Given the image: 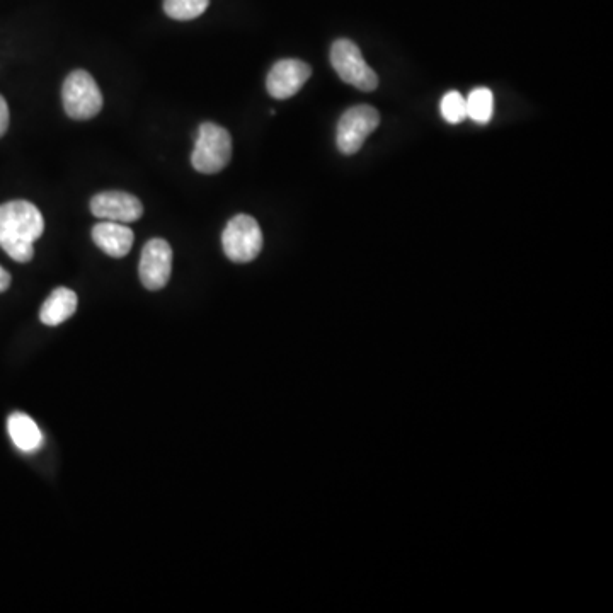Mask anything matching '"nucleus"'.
Listing matches in <instances>:
<instances>
[{
    "label": "nucleus",
    "mask_w": 613,
    "mask_h": 613,
    "mask_svg": "<svg viewBox=\"0 0 613 613\" xmlns=\"http://www.w3.org/2000/svg\"><path fill=\"white\" fill-rule=\"evenodd\" d=\"M94 217L118 224H132L144 215V205L137 196L123 191H104L91 200Z\"/></svg>",
    "instance_id": "6e6552de"
},
{
    "label": "nucleus",
    "mask_w": 613,
    "mask_h": 613,
    "mask_svg": "<svg viewBox=\"0 0 613 613\" xmlns=\"http://www.w3.org/2000/svg\"><path fill=\"white\" fill-rule=\"evenodd\" d=\"M11 287V275L0 266V293L6 292Z\"/></svg>",
    "instance_id": "f3484780"
},
{
    "label": "nucleus",
    "mask_w": 613,
    "mask_h": 613,
    "mask_svg": "<svg viewBox=\"0 0 613 613\" xmlns=\"http://www.w3.org/2000/svg\"><path fill=\"white\" fill-rule=\"evenodd\" d=\"M9 128V106H7L6 99L0 96V137H4Z\"/></svg>",
    "instance_id": "dca6fc26"
},
{
    "label": "nucleus",
    "mask_w": 613,
    "mask_h": 613,
    "mask_svg": "<svg viewBox=\"0 0 613 613\" xmlns=\"http://www.w3.org/2000/svg\"><path fill=\"white\" fill-rule=\"evenodd\" d=\"M440 109H442V116L445 121L452 123V125L462 123L467 118V103H465V98L460 92L450 91L445 94Z\"/></svg>",
    "instance_id": "2eb2a0df"
},
{
    "label": "nucleus",
    "mask_w": 613,
    "mask_h": 613,
    "mask_svg": "<svg viewBox=\"0 0 613 613\" xmlns=\"http://www.w3.org/2000/svg\"><path fill=\"white\" fill-rule=\"evenodd\" d=\"M172 249L164 239L147 242L138 264V275L144 287L152 292L162 290L171 278Z\"/></svg>",
    "instance_id": "0eeeda50"
},
{
    "label": "nucleus",
    "mask_w": 613,
    "mask_h": 613,
    "mask_svg": "<svg viewBox=\"0 0 613 613\" xmlns=\"http://www.w3.org/2000/svg\"><path fill=\"white\" fill-rule=\"evenodd\" d=\"M380 116L377 109L367 104L348 109L338 123V149L344 155H353L363 147L370 133L379 127Z\"/></svg>",
    "instance_id": "423d86ee"
},
{
    "label": "nucleus",
    "mask_w": 613,
    "mask_h": 613,
    "mask_svg": "<svg viewBox=\"0 0 613 613\" xmlns=\"http://www.w3.org/2000/svg\"><path fill=\"white\" fill-rule=\"evenodd\" d=\"M465 103H467V118L470 120L487 123L493 118L494 96L486 87H477L470 92L469 98H465Z\"/></svg>",
    "instance_id": "ddd939ff"
},
{
    "label": "nucleus",
    "mask_w": 613,
    "mask_h": 613,
    "mask_svg": "<svg viewBox=\"0 0 613 613\" xmlns=\"http://www.w3.org/2000/svg\"><path fill=\"white\" fill-rule=\"evenodd\" d=\"M331 64L346 84L360 91H375L379 86V77L365 62L360 48L353 41H334V45L331 46Z\"/></svg>",
    "instance_id": "39448f33"
},
{
    "label": "nucleus",
    "mask_w": 613,
    "mask_h": 613,
    "mask_svg": "<svg viewBox=\"0 0 613 613\" xmlns=\"http://www.w3.org/2000/svg\"><path fill=\"white\" fill-rule=\"evenodd\" d=\"M45 230L40 210L29 201L16 200L0 205V247L18 263L35 256V242Z\"/></svg>",
    "instance_id": "f257e3e1"
},
{
    "label": "nucleus",
    "mask_w": 613,
    "mask_h": 613,
    "mask_svg": "<svg viewBox=\"0 0 613 613\" xmlns=\"http://www.w3.org/2000/svg\"><path fill=\"white\" fill-rule=\"evenodd\" d=\"M310 74L312 70L302 60H295V58L280 60L273 65V69L268 74L266 89L270 92L271 98H292L304 87L305 82L309 81Z\"/></svg>",
    "instance_id": "1a4fd4ad"
},
{
    "label": "nucleus",
    "mask_w": 613,
    "mask_h": 613,
    "mask_svg": "<svg viewBox=\"0 0 613 613\" xmlns=\"http://www.w3.org/2000/svg\"><path fill=\"white\" fill-rule=\"evenodd\" d=\"M65 113L72 120H91L103 109V94L86 70H74L65 79L62 89Z\"/></svg>",
    "instance_id": "7ed1b4c3"
},
{
    "label": "nucleus",
    "mask_w": 613,
    "mask_h": 613,
    "mask_svg": "<svg viewBox=\"0 0 613 613\" xmlns=\"http://www.w3.org/2000/svg\"><path fill=\"white\" fill-rule=\"evenodd\" d=\"M77 295L69 288L60 287L53 290L52 295L46 298L41 305L40 319L45 326H58L74 316L77 310Z\"/></svg>",
    "instance_id": "9b49d317"
},
{
    "label": "nucleus",
    "mask_w": 613,
    "mask_h": 613,
    "mask_svg": "<svg viewBox=\"0 0 613 613\" xmlns=\"http://www.w3.org/2000/svg\"><path fill=\"white\" fill-rule=\"evenodd\" d=\"M232 157V137L224 127L215 123H203L198 135L191 164L201 174H217L224 171Z\"/></svg>",
    "instance_id": "f03ea898"
},
{
    "label": "nucleus",
    "mask_w": 613,
    "mask_h": 613,
    "mask_svg": "<svg viewBox=\"0 0 613 613\" xmlns=\"http://www.w3.org/2000/svg\"><path fill=\"white\" fill-rule=\"evenodd\" d=\"M7 430L14 445L24 453L36 452L43 445V435L38 424L23 413L12 414Z\"/></svg>",
    "instance_id": "f8f14e48"
},
{
    "label": "nucleus",
    "mask_w": 613,
    "mask_h": 613,
    "mask_svg": "<svg viewBox=\"0 0 613 613\" xmlns=\"http://www.w3.org/2000/svg\"><path fill=\"white\" fill-rule=\"evenodd\" d=\"M224 253L234 263H249L258 258L263 249V232L249 215L232 218L222 234Z\"/></svg>",
    "instance_id": "20e7f679"
},
{
    "label": "nucleus",
    "mask_w": 613,
    "mask_h": 613,
    "mask_svg": "<svg viewBox=\"0 0 613 613\" xmlns=\"http://www.w3.org/2000/svg\"><path fill=\"white\" fill-rule=\"evenodd\" d=\"M92 239L96 246L111 258H123L132 251L135 235L127 224L106 220L92 229Z\"/></svg>",
    "instance_id": "9d476101"
},
{
    "label": "nucleus",
    "mask_w": 613,
    "mask_h": 613,
    "mask_svg": "<svg viewBox=\"0 0 613 613\" xmlns=\"http://www.w3.org/2000/svg\"><path fill=\"white\" fill-rule=\"evenodd\" d=\"M210 6V0H164V11L176 21L200 18Z\"/></svg>",
    "instance_id": "4468645a"
}]
</instances>
